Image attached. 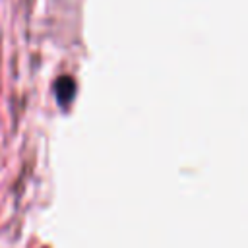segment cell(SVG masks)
Segmentation results:
<instances>
[{"label": "cell", "instance_id": "6da1fadb", "mask_svg": "<svg viewBox=\"0 0 248 248\" xmlns=\"http://www.w3.org/2000/svg\"><path fill=\"white\" fill-rule=\"evenodd\" d=\"M54 93H56V101L60 107H68L76 95V81L70 76H60L54 83Z\"/></svg>", "mask_w": 248, "mask_h": 248}]
</instances>
